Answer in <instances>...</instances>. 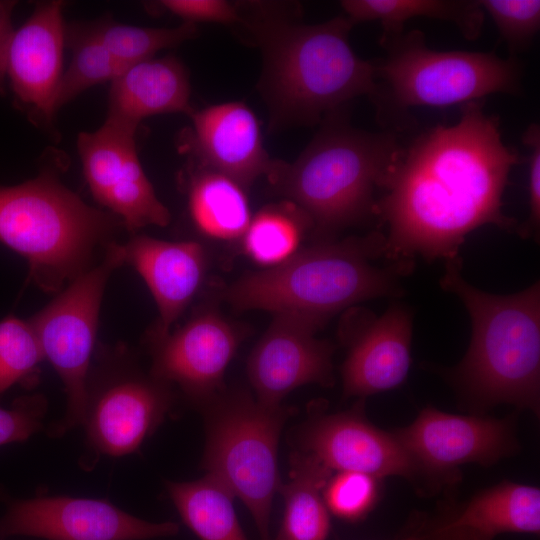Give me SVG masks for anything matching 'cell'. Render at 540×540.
I'll return each mask as SVG.
<instances>
[{
	"instance_id": "obj_34",
	"label": "cell",
	"mask_w": 540,
	"mask_h": 540,
	"mask_svg": "<svg viewBox=\"0 0 540 540\" xmlns=\"http://www.w3.org/2000/svg\"><path fill=\"white\" fill-rule=\"evenodd\" d=\"M522 142L528 152V207L525 222L517 228L522 238L539 240L540 231V126L531 123L522 135Z\"/></svg>"
},
{
	"instance_id": "obj_18",
	"label": "cell",
	"mask_w": 540,
	"mask_h": 540,
	"mask_svg": "<svg viewBox=\"0 0 540 540\" xmlns=\"http://www.w3.org/2000/svg\"><path fill=\"white\" fill-rule=\"evenodd\" d=\"M64 2H39L10 42L6 79L14 106L37 126L49 127L53 101L62 75L66 26Z\"/></svg>"
},
{
	"instance_id": "obj_31",
	"label": "cell",
	"mask_w": 540,
	"mask_h": 540,
	"mask_svg": "<svg viewBox=\"0 0 540 540\" xmlns=\"http://www.w3.org/2000/svg\"><path fill=\"white\" fill-rule=\"evenodd\" d=\"M379 480L360 472H337L323 488L329 513L349 522L365 518L378 500Z\"/></svg>"
},
{
	"instance_id": "obj_17",
	"label": "cell",
	"mask_w": 540,
	"mask_h": 540,
	"mask_svg": "<svg viewBox=\"0 0 540 540\" xmlns=\"http://www.w3.org/2000/svg\"><path fill=\"white\" fill-rule=\"evenodd\" d=\"M349 311L341 328L347 346L342 365L345 397L367 396L400 386L411 364L413 315L395 303L380 316L369 310Z\"/></svg>"
},
{
	"instance_id": "obj_12",
	"label": "cell",
	"mask_w": 540,
	"mask_h": 540,
	"mask_svg": "<svg viewBox=\"0 0 540 540\" xmlns=\"http://www.w3.org/2000/svg\"><path fill=\"white\" fill-rule=\"evenodd\" d=\"M178 532L175 522H150L108 501L67 496L13 500L0 517V540H146Z\"/></svg>"
},
{
	"instance_id": "obj_25",
	"label": "cell",
	"mask_w": 540,
	"mask_h": 540,
	"mask_svg": "<svg viewBox=\"0 0 540 540\" xmlns=\"http://www.w3.org/2000/svg\"><path fill=\"white\" fill-rule=\"evenodd\" d=\"M188 207L196 228L217 240L241 239L252 218L245 188L205 168H198L191 178Z\"/></svg>"
},
{
	"instance_id": "obj_4",
	"label": "cell",
	"mask_w": 540,
	"mask_h": 540,
	"mask_svg": "<svg viewBox=\"0 0 540 540\" xmlns=\"http://www.w3.org/2000/svg\"><path fill=\"white\" fill-rule=\"evenodd\" d=\"M462 260L445 261L440 287L456 295L471 320V341L447 374L480 411L500 403L539 413L540 283L508 295L485 292L462 275Z\"/></svg>"
},
{
	"instance_id": "obj_38",
	"label": "cell",
	"mask_w": 540,
	"mask_h": 540,
	"mask_svg": "<svg viewBox=\"0 0 540 540\" xmlns=\"http://www.w3.org/2000/svg\"><path fill=\"white\" fill-rule=\"evenodd\" d=\"M397 540H417L416 536L414 533L410 534V535H407L405 537H402L401 539H397Z\"/></svg>"
},
{
	"instance_id": "obj_19",
	"label": "cell",
	"mask_w": 540,
	"mask_h": 540,
	"mask_svg": "<svg viewBox=\"0 0 540 540\" xmlns=\"http://www.w3.org/2000/svg\"><path fill=\"white\" fill-rule=\"evenodd\" d=\"M122 250L124 264L142 277L158 309L159 318L148 333L167 334L201 287L207 266L205 249L193 240L165 241L133 234L122 243Z\"/></svg>"
},
{
	"instance_id": "obj_10",
	"label": "cell",
	"mask_w": 540,
	"mask_h": 540,
	"mask_svg": "<svg viewBox=\"0 0 540 540\" xmlns=\"http://www.w3.org/2000/svg\"><path fill=\"white\" fill-rule=\"evenodd\" d=\"M122 265V243L112 242L98 263L28 319L66 395L63 416L48 430L52 437L63 436L82 423L104 291L111 274Z\"/></svg>"
},
{
	"instance_id": "obj_37",
	"label": "cell",
	"mask_w": 540,
	"mask_h": 540,
	"mask_svg": "<svg viewBox=\"0 0 540 540\" xmlns=\"http://www.w3.org/2000/svg\"><path fill=\"white\" fill-rule=\"evenodd\" d=\"M17 3L14 0H0V95L6 93L7 56L15 31L12 16Z\"/></svg>"
},
{
	"instance_id": "obj_7",
	"label": "cell",
	"mask_w": 540,
	"mask_h": 540,
	"mask_svg": "<svg viewBox=\"0 0 540 540\" xmlns=\"http://www.w3.org/2000/svg\"><path fill=\"white\" fill-rule=\"evenodd\" d=\"M200 410L206 430L202 468L243 502L261 540H270L272 502L282 483L279 437L295 408L262 404L244 390H223Z\"/></svg>"
},
{
	"instance_id": "obj_5",
	"label": "cell",
	"mask_w": 540,
	"mask_h": 540,
	"mask_svg": "<svg viewBox=\"0 0 540 540\" xmlns=\"http://www.w3.org/2000/svg\"><path fill=\"white\" fill-rule=\"evenodd\" d=\"M294 162L272 159L270 183L310 219L320 239L374 217L376 191L401 146L392 132L352 127L338 110Z\"/></svg>"
},
{
	"instance_id": "obj_20",
	"label": "cell",
	"mask_w": 540,
	"mask_h": 540,
	"mask_svg": "<svg viewBox=\"0 0 540 540\" xmlns=\"http://www.w3.org/2000/svg\"><path fill=\"white\" fill-rule=\"evenodd\" d=\"M190 117L199 168L226 175L245 189L268 173L272 159L263 147L258 120L246 104L212 105L194 110Z\"/></svg>"
},
{
	"instance_id": "obj_30",
	"label": "cell",
	"mask_w": 540,
	"mask_h": 540,
	"mask_svg": "<svg viewBox=\"0 0 540 540\" xmlns=\"http://www.w3.org/2000/svg\"><path fill=\"white\" fill-rule=\"evenodd\" d=\"M45 360L30 322L10 315L0 321V394L14 385H35Z\"/></svg>"
},
{
	"instance_id": "obj_35",
	"label": "cell",
	"mask_w": 540,
	"mask_h": 540,
	"mask_svg": "<svg viewBox=\"0 0 540 540\" xmlns=\"http://www.w3.org/2000/svg\"><path fill=\"white\" fill-rule=\"evenodd\" d=\"M157 4L164 10L182 18L184 22H215L239 24L241 14L224 0H162Z\"/></svg>"
},
{
	"instance_id": "obj_24",
	"label": "cell",
	"mask_w": 540,
	"mask_h": 540,
	"mask_svg": "<svg viewBox=\"0 0 540 540\" xmlns=\"http://www.w3.org/2000/svg\"><path fill=\"white\" fill-rule=\"evenodd\" d=\"M341 7L353 25L379 21L388 38L402 34L405 23L414 17L449 22L464 38L481 35L485 12L479 0H344Z\"/></svg>"
},
{
	"instance_id": "obj_32",
	"label": "cell",
	"mask_w": 540,
	"mask_h": 540,
	"mask_svg": "<svg viewBox=\"0 0 540 540\" xmlns=\"http://www.w3.org/2000/svg\"><path fill=\"white\" fill-rule=\"evenodd\" d=\"M506 43L510 57L525 51L540 29L539 0H479Z\"/></svg>"
},
{
	"instance_id": "obj_1",
	"label": "cell",
	"mask_w": 540,
	"mask_h": 540,
	"mask_svg": "<svg viewBox=\"0 0 540 540\" xmlns=\"http://www.w3.org/2000/svg\"><path fill=\"white\" fill-rule=\"evenodd\" d=\"M518 162L482 100L462 105L457 123L437 125L402 147L374 207L387 227L385 259L456 260L466 236L483 225L517 231L502 197Z\"/></svg>"
},
{
	"instance_id": "obj_11",
	"label": "cell",
	"mask_w": 540,
	"mask_h": 540,
	"mask_svg": "<svg viewBox=\"0 0 540 540\" xmlns=\"http://www.w3.org/2000/svg\"><path fill=\"white\" fill-rule=\"evenodd\" d=\"M83 174L94 200L115 215L131 234L164 227L170 212L158 199L138 159L135 132L104 122L77 139Z\"/></svg>"
},
{
	"instance_id": "obj_3",
	"label": "cell",
	"mask_w": 540,
	"mask_h": 540,
	"mask_svg": "<svg viewBox=\"0 0 540 540\" xmlns=\"http://www.w3.org/2000/svg\"><path fill=\"white\" fill-rule=\"evenodd\" d=\"M385 233L343 240L322 239L285 262L252 272L228 287L225 298L237 310L295 313L322 327L344 309L374 298L401 297V280L414 260L384 257Z\"/></svg>"
},
{
	"instance_id": "obj_33",
	"label": "cell",
	"mask_w": 540,
	"mask_h": 540,
	"mask_svg": "<svg viewBox=\"0 0 540 540\" xmlns=\"http://www.w3.org/2000/svg\"><path fill=\"white\" fill-rule=\"evenodd\" d=\"M47 408L42 394L21 396L9 407H0V446L26 441L40 431Z\"/></svg>"
},
{
	"instance_id": "obj_13",
	"label": "cell",
	"mask_w": 540,
	"mask_h": 540,
	"mask_svg": "<svg viewBox=\"0 0 540 540\" xmlns=\"http://www.w3.org/2000/svg\"><path fill=\"white\" fill-rule=\"evenodd\" d=\"M423 477L449 482L459 466L491 465L518 448L512 423L482 415H457L423 409L395 432Z\"/></svg>"
},
{
	"instance_id": "obj_22",
	"label": "cell",
	"mask_w": 540,
	"mask_h": 540,
	"mask_svg": "<svg viewBox=\"0 0 540 540\" xmlns=\"http://www.w3.org/2000/svg\"><path fill=\"white\" fill-rule=\"evenodd\" d=\"M289 465V480L278 490L284 499V514L274 540H326L330 516L323 488L332 471L313 455L298 450L290 454Z\"/></svg>"
},
{
	"instance_id": "obj_29",
	"label": "cell",
	"mask_w": 540,
	"mask_h": 540,
	"mask_svg": "<svg viewBox=\"0 0 540 540\" xmlns=\"http://www.w3.org/2000/svg\"><path fill=\"white\" fill-rule=\"evenodd\" d=\"M88 26L109 52L126 66L152 58L159 50L179 45L198 32L196 24L189 22L173 28H155L102 19Z\"/></svg>"
},
{
	"instance_id": "obj_8",
	"label": "cell",
	"mask_w": 540,
	"mask_h": 540,
	"mask_svg": "<svg viewBox=\"0 0 540 540\" xmlns=\"http://www.w3.org/2000/svg\"><path fill=\"white\" fill-rule=\"evenodd\" d=\"M380 44L386 55L375 63L378 106L388 100L398 110L441 108L480 101L490 94L521 91L522 67L517 57L433 50L420 30L381 38Z\"/></svg>"
},
{
	"instance_id": "obj_36",
	"label": "cell",
	"mask_w": 540,
	"mask_h": 540,
	"mask_svg": "<svg viewBox=\"0 0 540 540\" xmlns=\"http://www.w3.org/2000/svg\"><path fill=\"white\" fill-rule=\"evenodd\" d=\"M413 533L417 540H492L473 529L453 525L447 517L423 523Z\"/></svg>"
},
{
	"instance_id": "obj_26",
	"label": "cell",
	"mask_w": 540,
	"mask_h": 540,
	"mask_svg": "<svg viewBox=\"0 0 540 540\" xmlns=\"http://www.w3.org/2000/svg\"><path fill=\"white\" fill-rule=\"evenodd\" d=\"M183 522L200 540H248L236 516L233 495L215 478L166 482Z\"/></svg>"
},
{
	"instance_id": "obj_9",
	"label": "cell",
	"mask_w": 540,
	"mask_h": 540,
	"mask_svg": "<svg viewBox=\"0 0 540 540\" xmlns=\"http://www.w3.org/2000/svg\"><path fill=\"white\" fill-rule=\"evenodd\" d=\"M174 387L145 372L123 343H97L86 384L81 425L94 456L136 452L163 423L175 402Z\"/></svg>"
},
{
	"instance_id": "obj_28",
	"label": "cell",
	"mask_w": 540,
	"mask_h": 540,
	"mask_svg": "<svg viewBox=\"0 0 540 540\" xmlns=\"http://www.w3.org/2000/svg\"><path fill=\"white\" fill-rule=\"evenodd\" d=\"M66 43L71 48L72 58L68 68L62 72L55 93V114L83 91L111 82L128 67L109 52L88 24L67 26Z\"/></svg>"
},
{
	"instance_id": "obj_6",
	"label": "cell",
	"mask_w": 540,
	"mask_h": 540,
	"mask_svg": "<svg viewBox=\"0 0 540 540\" xmlns=\"http://www.w3.org/2000/svg\"><path fill=\"white\" fill-rule=\"evenodd\" d=\"M123 227L115 215L84 202L50 169L0 186V242L28 263L29 279L57 294L89 270Z\"/></svg>"
},
{
	"instance_id": "obj_21",
	"label": "cell",
	"mask_w": 540,
	"mask_h": 540,
	"mask_svg": "<svg viewBox=\"0 0 540 540\" xmlns=\"http://www.w3.org/2000/svg\"><path fill=\"white\" fill-rule=\"evenodd\" d=\"M190 82L174 56L149 58L128 66L111 81L106 122L136 133L147 117L182 112L191 115Z\"/></svg>"
},
{
	"instance_id": "obj_16",
	"label": "cell",
	"mask_w": 540,
	"mask_h": 540,
	"mask_svg": "<svg viewBox=\"0 0 540 540\" xmlns=\"http://www.w3.org/2000/svg\"><path fill=\"white\" fill-rule=\"evenodd\" d=\"M297 444L296 450L313 455L331 471L377 479L424 478L395 432L383 431L365 418L362 401L345 412L311 416L298 432Z\"/></svg>"
},
{
	"instance_id": "obj_2",
	"label": "cell",
	"mask_w": 540,
	"mask_h": 540,
	"mask_svg": "<svg viewBox=\"0 0 540 540\" xmlns=\"http://www.w3.org/2000/svg\"><path fill=\"white\" fill-rule=\"evenodd\" d=\"M262 51L259 82L271 126L315 124L359 96L377 100L375 63L357 56L346 16L307 25L278 13L243 17L240 23Z\"/></svg>"
},
{
	"instance_id": "obj_14",
	"label": "cell",
	"mask_w": 540,
	"mask_h": 540,
	"mask_svg": "<svg viewBox=\"0 0 540 540\" xmlns=\"http://www.w3.org/2000/svg\"><path fill=\"white\" fill-rule=\"evenodd\" d=\"M242 340L221 314L203 310L164 335L146 334L150 372L199 407L225 390L223 378Z\"/></svg>"
},
{
	"instance_id": "obj_15",
	"label": "cell",
	"mask_w": 540,
	"mask_h": 540,
	"mask_svg": "<svg viewBox=\"0 0 540 540\" xmlns=\"http://www.w3.org/2000/svg\"><path fill=\"white\" fill-rule=\"evenodd\" d=\"M321 328L299 314H275L247 361L248 378L260 403L278 406L302 385L333 384L334 346L316 338Z\"/></svg>"
},
{
	"instance_id": "obj_27",
	"label": "cell",
	"mask_w": 540,
	"mask_h": 540,
	"mask_svg": "<svg viewBox=\"0 0 540 540\" xmlns=\"http://www.w3.org/2000/svg\"><path fill=\"white\" fill-rule=\"evenodd\" d=\"M308 229H313L310 219L294 203L270 204L251 218L241 237L242 248L260 266L274 267L300 250Z\"/></svg>"
},
{
	"instance_id": "obj_23",
	"label": "cell",
	"mask_w": 540,
	"mask_h": 540,
	"mask_svg": "<svg viewBox=\"0 0 540 540\" xmlns=\"http://www.w3.org/2000/svg\"><path fill=\"white\" fill-rule=\"evenodd\" d=\"M450 523L494 538L498 534L540 531V490L531 485L503 481L473 496L447 516Z\"/></svg>"
}]
</instances>
